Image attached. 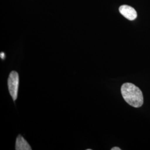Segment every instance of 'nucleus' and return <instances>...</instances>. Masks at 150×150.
<instances>
[{
	"label": "nucleus",
	"mask_w": 150,
	"mask_h": 150,
	"mask_svg": "<svg viewBox=\"0 0 150 150\" xmlns=\"http://www.w3.org/2000/svg\"><path fill=\"white\" fill-rule=\"evenodd\" d=\"M121 93L125 101L132 107H141L144 103L142 92L131 83H125L121 87Z\"/></svg>",
	"instance_id": "f257e3e1"
},
{
	"label": "nucleus",
	"mask_w": 150,
	"mask_h": 150,
	"mask_svg": "<svg viewBox=\"0 0 150 150\" xmlns=\"http://www.w3.org/2000/svg\"><path fill=\"white\" fill-rule=\"evenodd\" d=\"M19 86V76L16 71H12L8 79V87L10 95L13 101H15L17 97Z\"/></svg>",
	"instance_id": "f03ea898"
},
{
	"label": "nucleus",
	"mask_w": 150,
	"mask_h": 150,
	"mask_svg": "<svg viewBox=\"0 0 150 150\" xmlns=\"http://www.w3.org/2000/svg\"><path fill=\"white\" fill-rule=\"evenodd\" d=\"M119 11L121 14L130 21L134 20L137 16V14L134 8L128 5H122L120 7Z\"/></svg>",
	"instance_id": "7ed1b4c3"
},
{
	"label": "nucleus",
	"mask_w": 150,
	"mask_h": 150,
	"mask_svg": "<svg viewBox=\"0 0 150 150\" xmlns=\"http://www.w3.org/2000/svg\"><path fill=\"white\" fill-rule=\"evenodd\" d=\"M15 149L16 150H31V148L27 141L20 134L17 136L16 139Z\"/></svg>",
	"instance_id": "20e7f679"
},
{
	"label": "nucleus",
	"mask_w": 150,
	"mask_h": 150,
	"mask_svg": "<svg viewBox=\"0 0 150 150\" xmlns=\"http://www.w3.org/2000/svg\"><path fill=\"white\" fill-rule=\"evenodd\" d=\"M5 54L4 53V52H1V58L2 59H5Z\"/></svg>",
	"instance_id": "39448f33"
},
{
	"label": "nucleus",
	"mask_w": 150,
	"mask_h": 150,
	"mask_svg": "<svg viewBox=\"0 0 150 150\" xmlns=\"http://www.w3.org/2000/svg\"><path fill=\"white\" fill-rule=\"evenodd\" d=\"M111 150H121V149H120L117 147H113L112 149H111Z\"/></svg>",
	"instance_id": "423d86ee"
}]
</instances>
